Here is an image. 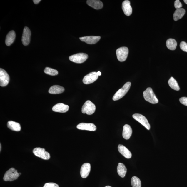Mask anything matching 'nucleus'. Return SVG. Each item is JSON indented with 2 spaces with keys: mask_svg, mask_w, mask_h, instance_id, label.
Segmentation results:
<instances>
[{
  "mask_svg": "<svg viewBox=\"0 0 187 187\" xmlns=\"http://www.w3.org/2000/svg\"><path fill=\"white\" fill-rule=\"evenodd\" d=\"M143 96L146 101L153 104H157L158 100L154 93L152 89L148 87L143 93Z\"/></svg>",
  "mask_w": 187,
  "mask_h": 187,
  "instance_id": "nucleus-1",
  "label": "nucleus"
},
{
  "mask_svg": "<svg viewBox=\"0 0 187 187\" xmlns=\"http://www.w3.org/2000/svg\"><path fill=\"white\" fill-rule=\"evenodd\" d=\"M131 85V83L130 82L126 83L122 88L119 89L115 93L113 97V100L116 101L122 98L129 91Z\"/></svg>",
  "mask_w": 187,
  "mask_h": 187,
  "instance_id": "nucleus-2",
  "label": "nucleus"
},
{
  "mask_svg": "<svg viewBox=\"0 0 187 187\" xmlns=\"http://www.w3.org/2000/svg\"><path fill=\"white\" fill-rule=\"evenodd\" d=\"M19 175L16 169L11 168L5 173L3 180L5 181H12L18 178Z\"/></svg>",
  "mask_w": 187,
  "mask_h": 187,
  "instance_id": "nucleus-3",
  "label": "nucleus"
},
{
  "mask_svg": "<svg viewBox=\"0 0 187 187\" xmlns=\"http://www.w3.org/2000/svg\"><path fill=\"white\" fill-rule=\"evenodd\" d=\"M96 110V106L90 101L88 100L86 102L82 108L81 111L83 114H86L89 115H92Z\"/></svg>",
  "mask_w": 187,
  "mask_h": 187,
  "instance_id": "nucleus-4",
  "label": "nucleus"
},
{
  "mask_svg": "<svg viewBox=\"0 0 187 187\" xmlns=\"http://www.w3.org/2000/svg\"><path fill=\"white\" fill-rule=\"evenodd\" d=\"M88 58V56L86 54L80 53L72 55L69 57V59L71 61L78 64L83 63Z\"/></svg>",
  "mask_w": 187,
  "mask_h": 187,
  "instance_id": "nucleus-5",
  "label": "nucleus"
},
{
  "mask_svg": "<svg viewBox=\"0 0 187 187\" xmlns=\"http://www.w3.org/2000/svg\"><path fill=\"white\" fill-rule=\"evenodd\" d=\"M128 54V48L126 47H122L116 50L117 57L118 61L123 62L127 59Z\"/></svg>",
  "mask_w": 187,
  "mask_h": 187,
  "instance_id": "nucleus-6",
  "label": "nucleus"
},
{
  "mask_svg": "<svg viewBox=\"0 0 187 187\" xmlns=\"http://www.w3.org/2000/svg\"><path fill=\"white\" fill-rule=\"evenodd\" d=\"M33 152L35 156L44 160H49L50 158V153L43 148H35L33 150Z\"/></svg>",
  "mask_w": 187,
  "mask_h": 187,
  "instance_id": "nucleus-7",
  "label": "nucleus"
},
{
  "mask_svg": "<svg viewBox=\"0 0 187 187\" xmlns=\"http://www.w3.org/2000/svg\"><path fill=\"white\" fill-rule=\"evenodd\" d=\"M10 80L9 75L5 70L0 69V86L5 87L9 84Z\"/></svg>",
  "mask_w": 187,
  "mask_h": 187,
  "instance_id": "nucleus-8",
  "label": "nucleus"
},
{
  "mask_svg": "<svg viewBox=\"0 0 187 187\" xmlns=\"http://www.w3.org/2000/svg\"><path fill=\"white\" fill-rule=\"evenodd\" d=\"M134 119L139 122L148 130L151 128V126L147 118L145 116L139 114H135L132 116Z\"/></svg>",
  "mask_w": 187,
  "mask_h": 187,
  "instance_id": "nucleus-9",
  "label": "nucleus"
},
{
  "mask_svg": "<svg viewBox=\"0 0 187 187\" xmlns=\"http://www.w3.org/2000/svg\"><path fill=\"white\" fill-rule=\"evenodd\" d=\"M98 77L96 72H92L89 73L84 78L83 81L85 84H89L96 81Z\"/></svg>",
  "mask_w": 187,
  "mask_h": 187,
  "instance_id": "nucleus-10",
  "label": "nucleus"
},
{
  "mask_svg": "<svg viewBox=\"0 0 187 187\" xmlns=\"http://www.w3.org/2000/svg\"><path fill=\"white\" fill-rule=\"evenodd\" d=\"M31 36V32L28 27H25L24 29L22 36V44L25 46H26L30 43Z\"/></svg>",
  "mask_w": 187,
  "mask_h": 187,
  "instance_id": "nucleus-11",
  "label": "nucleus"
},
{
  "mask_svg": "<svg viewBox=\"0 0 187 187\" xmlns=\"http://www.w3.org/2000/svg\"><path fill=\"white\" fill-rule=\"evenodd\" d=\"M100 36H90L82 37L79 39L82 41L88 44H95L98 42L101 39Z\"/></svg>",
  "mask_w": 187,
  "mask_h": 187,
  "instance_id": "nucleus-12",
  "label": "nucleus"
},
{
  "mask_svg": "<svg viewBox=\"0 0 187 187\" xmlns=\"http://www.w3.org/2000/svg\"><path fill=\"white\" fill-rule=\"evenodd\" d=\"M78 129L81 130H86L90 131H96L97 128L94 124L93 123H81L78 125L77 126Z\"/></svg>",
  "mask_w": 187,
  "mask_h": 187,
  "instance_id": "nucleus-13",
  "label": "nucleus"
},
{
  "mask_svg": "<svg viewBox=\"0 0 187 187\" xmlns=\"http://www.w3.org/2000/svg\"><path fill=\"white\" fill-rule=\"evenodd\" d=\"M91 165L89 163H85L82 165L81 167L80 174L82 178H86L90 172Z\"/></svg>",
  "mask_w": 187,
  "mask_h": 187,
  "instance_id": "nucleus-14",
  "label": "nucleus"
},
{
  "mask_svg": "<svg viewBox=\"0 0 187 187\" xmlns=\"http://www.w3.org/2000/svg\"><path fill=\"white\" fill-rule=\"evenodd\" d=\"M69 109V106L68 105L59 103L54 106L52 110L54 112L64 113L67 112Z\"/></svg>",
  "mask_w": 187,
  "mask_h": 187,
  "instance_id": "nucleus-15",
  "label": "nucleus"
},
{
  "mask_svg": "<svg viewBox=\"0 0 187 187\" xmlns=\"http://www.w3.org/2000/svg\"><path fill=\"white\" fill-rule=\"evenodd\" d=\"M122 9L124 14L127 16H129L132 14V9L129 1L126 0L122 3Z\"/></svg>",
  "mask_w": 187,
  "mask_h": 187,
  "instance_id": "nucleus-16",
  "label": "nucleus"
},
{
  "mask_svg": "<svg viewBox=\"0 0 187 187\" xmlns=\"http://www.w3.org/2000/svg\"><path fill=\"white\" fill-rule=\"evenodd\" d=\"M119 152L126 158L129 159L132 157V154L127 148L122 145H119L118 147Z\"/></svg>",
  "mask_w": 187,
  "mask_h": 187,
  "instance_id": "nucleus-17",
  "label": "nucleus"
},
{
  "mask_svg": "<svg viewBox=\"0 0 187 187\" xmlns=\"http://www.w3.org/2000/svg\"><path fill=\"white\" fill-rule=\"evenodd\" d=\"M87 3L89 6L96 9H101L103 6L102 2L98 0H88Z\"/></svg>",
  "mask_w": 187,
  "mask_h": 187,
  "instance_id": "nucleus-18",
  "label": "nucleus"
},
{
  "mask_svg": "<svg viewBox=\"0 0 187 187\" xmlns=\"http://www.w3.org/2000/svg\"><path fill=\"white\" fill-rule=\"evenodd\" d=\"M132 130L131 126L128 124H126L123 126L122 136L124 139H129L132 135Z\"/></svg>",
  "mask_w": 187,
  "mask_h": 187,
  "instance_id": "nucleus-19",
  "label": "nucleus"
},
{
  "mask_svg": "<svg viewBox=\"0 0 187 187\" xmlns=\"http://www.w3.org/2000/svg\"><path fill=\"white\" fill-rule=\"evenodd\" d=\"M65 89L63 87L59 85H55L51 87L49 90L48 92L51 94H59L64 92Z\"/></svg>",
  "mask_w": 187,
  "mask_h": 187,
  "instance_id": "nucleus-20",
  "label": "nucleus"
},
{
  "mask_svg": "<svg viewBox=\"0 0 187 187\" xmlns=\"http://www.w3.org/2000/svg\"><path fill=\"white\" fill-rule=\"evenodd\" d=\"M16 37L14 31H11L8 34L6 38L5 44L8 46H11L15 40Z\"/></svg>",
  "mask_w": 187,
  "mask_h": 187,
  "instance_id": "nucleus-21",
  "label": "nucleus"
},
{
  "mask_svg": "<svg viewBox=\"0 0 187 187\" xmlns=\"http://www.w3.org/2000/svg\"><path fill=\"white\" fill-rule=\"evenodd\" d=\"M7 126L8 128L10 129L15 131H19L21 130L20 124L18 123L9 121L7 122Z\"/></svg>",
  "mask_w": 187,
  "mask_h": 187,
  "instance_id": "nucleus-22",
  "label": "nucleus"
},
{
  "mask_svg": "<svg viewBox=\"0 0 187 187\" xmlns=\"http://www.w3.org/2000/svg\"><path fill=\"white\" fill-rule=\"evenodd\" d=\"M117 172L118 175L121 178H123L125 176L127 172V169L123 163H118L117 167Z\"/></svg>",
  "mask_w": 187,
  "mask_h": 187,
  "instance_id": "nucleus-23",
  "label": "nucleus"
},
{
  "mask_svg": "<svg viewBox=\"0 0 187 187\" xmlns=\"http://www.w3.org/2000/svg\"><path fill=\"white\" fill-rule=\"evenodd\" d=\"M186 13V11L184 9L181 8L177 9L173 15L174 20L177 21L182 18Z\"/></svg>",
  "mask_w": 187,
  "mask_h": 187,
  "instance_id": "nucleus-24",
  "label": "nucleus"
},
{
  "mask_svg": "<svg viewBox=\"0 0 187 187\" xmlns=\"http://www.w3.org/2000/svg\"><path fill=\"white\" fill-rule=\"evenodd\" d=\"M166 46L169 49L174 50L176 49L177 46V43L174 39H169L166 42Z\"/></svg>",
  "mask_w": 187,
  "mask_h": 187,
  "instance_id": "nucleus-25",
  "label": "nucleus"
},
{
  "mask_svg": "<svg viewBox=\"0 0 187 187\" xmlns=\"http://www.w3.org/2000/svg\"><path fill=\"white\" fill-rule=\"evenodd\" d=\"M168 84L171 89L175 91H178L180 89L177 81L173 77H171L168 81Z\"/></svg>",
  "mask_w": 187,
  "mask_h": 187,
  "instance_id": "nucleus-26",
  "label": "nucleus"
},
{
  "mask_svg": "<svg viewBox=\"0 0 187 187\" xmlns=\"http://www.w3.org/2000/svg\"><path fill=\"white\" fill-rule=\"evenodd\" d=\"M131 184L132 187H141V182L139 178L136 176L132 177Z\"/></svg>",
  "mask_w": 187,
  "mask_h": 187,
  "instance_id": "nucleus-27",
  "label": "nucleus"
},
{
  "mask_svg": "<svg viewBox=\"0 0 187 187\" xmlns=\"http://www.w3.org/2000/svg\"><path fill=\"white\" fill-rule=\"evenodd\" d=\"M44 71L46 74L51 76L57 75L58 74L57 70L48 67L45 68Z\"/></svg>",
  "mask_w": 187,
  "mask_h": 187,
  "instance_id": "nucleus-28",
  "label": "nucleus"
},
{
  "mask_svg": "<svg viewBox=\"0 0 187 187\" xmlns=\"http://www.w3.org/2000/svg\"><path fill=\"white\" fill-rule=\"evenodd\" d=\"M180 47L183 51L187 52V43L184 41L181 42L180 44Z\"/></svg>",
  "mask_w": 187,
  "mask_h": 187,
  "instance_id": "nucleus-29",
  "label": "nucleus"
},
{
  "mask_svg": "<svg viewBox=\"0 0 187 187\" xmlns=\"http://www.w3.org/2000/svg\"><path fill=\"white\" fill-rule=\"evenodd\" d=\"M43 187H59V186L55 183H48L45 184Z\"/></svg>",
  "mask_w": 187,
  "mask_h": 187,
  "instance_id": "nucleus-30",
  "label": "nucleus"
},
{
  "mask_svg": "<svg viewBox=\"0 0 187 187\" xmlns=\"http://www.w3.org/2000/svg\"><path fill=\"white\" fill-rule=\"evenodd\" d=\"M174 6L177 9H180L182 7V5L179 0H176L175 1Z\"/></svg>",
  "mask_w": 187,
  "mask_h": 187,
  "instance_id": "nucleus-31",
  "label": "nucleus"
},
{
  "mask_svg": "<svg viewBox=\"0 0 187 187\" xmlns=\"http://www.w3.org/2000/svg\"><path fill=\"white\" fill-rule=\"evenodd\" d=\"M180 101L181 104L187 106V97H182L180 99Z\"/></svg>",
  "mask_w": 187,
  "mask_h": 187,
  "instance_id": "nucleus-32",
  "label": "nucleus"
},
{
  "mask_svg": "<svg viewBox=\"0 0 187 187\" xmlns=\"http://www.w3.org/2000/svg\"><path fill=\"white\" fill-rule=\"evenodd\" d=\"M40 1H41V0H34V1H33L34 3L35 4H36L40 3Z\"/></svg>",
  "mask_w": 187,
  "mask_h": 187,
  "instance_id": "nucleus-33",
  "label": "nucleus"
},
{
  "mask_svg": "<svg viewBox=\"0 0 187 187\" xmlns=\"http://www.w3.org/2000/svg\"><path fill=\"white\" fill-rule=\"evenodd\" d=\"M97 74L98 76H101V72L100 71H98V72H97Z\"/></svg>",
  "mask_w": 187,
  "mask_h": 187,
  "instance_id": "nucleus-34",
  "label": "nucleus"
},
{
  "mask_svg": "<svg viewBox=\"0 0 187 187\" xmlns=\"http://www.w3.org/2000/svg\"><path fill=\"white\" fill-rule=\"evenodd\" d=\"M184 3L187 4V0H184Z\"/></svg>",
  "mask_w": 187,
  "mask_h": 187,
  "instance_id": "nucleus-35",
  "label": "nucleus"
},
{
  "mask_svg": "<svg viewBox=\"0 0 187 187\" xmlns=\"http://www.w3.org/2000/svg\"><path fill=\"white\" fill-rule=\"evenodd\" d=\"M1 144H0V148H0V151H1Z\"/></svg>",
  "mask_w": 187,
  "mask_h": 187,
  "instance_id": "nucleus-36",
  "label": "nucleus"
},
{
  "mask_svg": "<svg viewBox=\"0 0 187 187\" xmlns=\"http://www.w3.org/2000/svg\"><path fill=\"white\" fill-rule=\"evenodd\" d=\"M112 187L111 186H106V187Z\"/></svg>",
  "mask_w": 187,
  "mask_h": 187,
  "instance_id": "nucleus-37",
  "label": "nucleus"
},
{
  "mask_svg": "<svg viewBox=\"0 0 187 187\" xmlns=\"http://www.w3.org/2000/svg\"><path fill=\"white\" fill-rule=\"evenodd\" d=\"M19 173V175H21V173Z\"/></svg>",
  "mask_w": 187,
  "mask_h": 187,
  "instance_id": "nucleus-38",
  "label": "nucleus"
}]
</instances>
